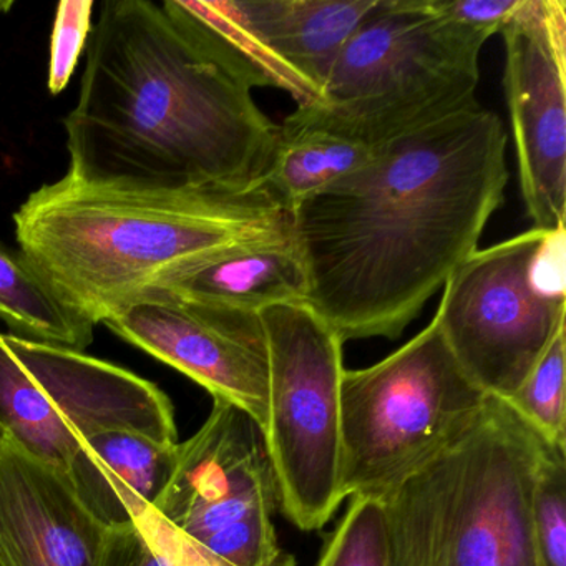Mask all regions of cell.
<instances>
[{
    "instance_id": "cell-8",
    "label": "cell",
    "mask_w": 566,
    "mask_h": 566,
    "mask_svg": "<svg viewBox=\"0 0 566 566\" xmlns=\"http://www.w3.org/2000/svg\"><path fill=\"white\" fill-rule=\"evenodd\" d=\"M0 427L65 475L82 443L101 433L128 430L178 443L174 403L157 384L77 350L2 333Z\"/></svg>"
},
{
    "instance_id": "cell-11",
    "label": "cell",
    "mask_w": 566,
    "mask_h": 566,
    "mask_svg": "<svg viewBox=\"0 0 566 566\" xmlns=\"http://www.w3.org/2000/svg\"><path fill=\"white\" fill-rule=\"evenodd\" d=\"M505 88L520 190L533 228L565 230L566 4L526 0L503 29Z\"/></svg>"
},
{
    "instance_id": "cell-21",
    "label": "cell",
    "mask_w": 566,
    "mask_h": 566,
    "mask_svg": "<svg viewBox=\"0 0 566 566\" xmlns=\"http://www.w3.org/2000/svg\"><path fill=\"white\" fill-rule=\"evenodd\" d=\"M539 565L566 566V449L548 446L532 496Z\"/></svg>"
},
{
    "instance_id": "cell-9",
    "label": "cell",
    "mask_w": 566,
    "mask_h": 566,
    "mask_svg": "<svg viewBox=\"0 0 566 566\" xmlns=\"http://www.w3.org/2000/svg\"><path fill=\"white\" fill-rule=\"evenodd\" d=\"M270 350L264 429L280 509L303 532L324 528L343 492L340 337L304 303L261 311Z\"/></svg>"
},
{
    "instance_id": "cell-12",
    "label": "cell",
    "mask_w": 566,
    "mask_h": 566,
    "mask_svg": "<svg viewBox=\"0 0 566 566\" xmlns=\"http://www.w3.org/2000/svg\"><path fill=\"white\" fill-rule=\"evenodd\" d=\"M108 526L61 470L0 442V566H98Z\"/></svg>"
},
{
    "instance_id": "cell-28",
    "label": "cell",
    "mask_w": 566,
    "mask_h": 566,
    "mask_svg": "<svg viewBox=\"0 0 566 566\" xmlns=\"http://www.w3.org/2000/svg\"><path fill=\"white\" fill-rule=\"evenodd\" d=\"M2 439H4V430L0 427V442H2Z\"/></svg>"
},
{
    "instance_id": "cell-17",
    "label": "cell",
    "mask_w": 566,
    "mask_h": 566,
    "mask_svg": "<svg viewBox=\"0 0 566 566\" xmlns=\"http://www.w3.org/2000/svg\"><path fill=\"white\" fill-rule=\"evenodd\" d=\"M377 150L293 112L277 125L270 164L254 187L291 214L307 198L366 167Z\"/></svg>"
},
{
    "instance_id": "cell-14",
    "label": "cell",
    "mask_w": 566,
    "mask_h": 566,
    "mask_svg": "<svg viewBox=\"0 0 566 566\" xmlns=\"http://www.w3.org/2000/svg\"><path fill=\"white\" fill-rule=\"evenodd\" d=\"M151 287L184 300L260 314L276 304L304 303L307 277L291 234L191 261L161 274Z\"/></svg>"
},
{
    "instance_id": "cell-16",
    "label": "cell",
    "mask_w": 566,
    "mask_h": 566,
    "mask_svg": "<svg viewBox=\"0 0 566 566\" xmlns=\"http://www.w3.org/2000/svg\"><path fill=\"white\" fill-rule=\"evenodd\" d=\"M177 446L128 430L101 433L82 443L67 476L101 522L120 525L154 505L170 479Z\"/></svg>"
},
{
    "instance_id": "cell-1",
    "label": "cell",
    "mask_w": 566,
    "mask_h": 566,
    "mask_svg": "<svg viewBox=\"0 0 566 566\" xmlns=\"http://www.w3.org/2000/svg\"><path fill=\"white\" fill-rule=\"evenodd\" d=\"M506 184L505 127L480 105L384 145L291 211L304 304L343 343L397 339L479 250Z\"/></svg>"
},
{
    "instance_id": "cell-4",
    "label": "cell",
    "mask_w": 566,
    "mask_h": 566,
    "mask_svg": "<svg viewBox=\"0 0 566 566\" xmlns=\"http://www.w3.org/2000/svg\"><path fill=\"white\" fill-rule=\"evenodd\" d=\"M548 446L486 397L452 446L380 502L389 566H542L532 496Z\"/></svg>"
},
{
    "instance_id": "cell-3",
    "label": "cell",
    "mask_w": 566,
    "mask_h": 566,
    "mask_svg": "<svg viewBox=\"0 0 566 566\" xmlns=\"http://www.w3.org/2000/svg\"><path fill=\"white\" fill-rule=\"evenodd\" d=\"M14 223L24 260L95 324L175 268L291 237V214L254 185L134 190L69 175L34 191Z\"/></svg>"
},
{
    "instance_id": "cell-15",
    "label": "cell",
    "mask_w": 566,
    "mask_h": 566,
    "mask_svg": "<svg viewBox=\"0 0 566 566\" xmlns=\"http://www.w3.org/2000/svg\"><path fill=\"white\" fill-rule=\"evenodd\" d=\"M379 0H243L254 31L293 78L300 104L319 98L327 75Z\"/></svg>"
},
{
    "instance_id": "cell-23",
    "label": "cell",
    "mask_w": 566,
    "mask_h": 566,
    "mask_svg": "<svg viewBox=\"0 0 566 566\" xmlns=\"http://www.w3.org/2000/svg\"><path fill=\"white\" fill-rule=\"evenodd\" d=\"M94 0H64L55 14L52 32L49 91L59 95L74 75L92 29Z\"/></svg>"
},
{
    "instance_id": "cell-10",
    "label": "cell",
    "mask_w": 566,
    "mask_h": 566,
    "mask_svg": "<svg viewBox=\"0 0 566 566\" xmlns=\"http://www.w3.org/2000/svg\"><path fill=\"white\" fill-rule=\"evenodd\" d=\"M102 324L266 429L270 350L260 314L150 287Z\"/></svg>"
},
{
    "instance_id": "cell-22",
    "label": "cell",
    "mask_w": 566,
    "mask_h": 566,
    "mask_svg": "<svg viewBox=\"0 0 566 566\" xmlns=\"http://www.w3.org/2000/svg\"><path fill=\"white\" fill-rule=\"evenodd\" d=\"M200 546L233 566H296V558L277 543L273 513H256Z\"/></svg>"
},
{
    "instance_id": "cell-2",
    "label": "cell",
    "mask_w": 566,
    "mask_h": 566,
    "mask_svg": "<svg viewBox=\"0 0 566 566\" xmlns=\"http://www.w3.org/2000/svg\"><path fill=\"white\" fill-rule=\"evenodd\" d=\"M64 125L69 177L134 190L253 187L277 137L251 88L151 0L104 2Z\"/></svg>"
},
{
    "instance_id": "cell-27",
    "label": "cell",
    "mask_w": 566,
    "mask_h": 566,
    "mask_svg": "<svg viewBox=\"0 0 566 566\" xmlns=\"http://www.w3.org/2000/svg\"><path fill=\"white\" fill-rule=\"evenodd\" d=\"M14 8V2L12 0H0V12H8Z\"/></svg>"
},
{
    "instance_id": "cell-13",
    "label": "cell",
    "mask_w": 566,
    "mask_h": 566,
    "mask_svg": "<svg viewBox=\"0 0 566 566\" xmlns=\"http://www.w3.org/2000/svg\"><path fill=\"white\" fill-rule=\"evenodd\" d=\"M270 480L276 475L260 423L241 407L214 397L201 429L178 442L170 479L150 509L181 530Z\"/></svg>"
},
{
    "instance_id": "cell-19",
    "label": "cell",
    "mask_w": 566,
    "mask_h": 566,
    "mask_svg": "<svg viewBox=\"0 0 566 566\" xmlns=\"http://www.w3.org/2000/svg\"><path fill=\"white\" fill-rule=\"evenodd\" d=\"M565 321L528 376L505 402L549 446L566 449Z\"/></svg>"
},
{
    "instance_id": "cell-7",
    "label": "cell",
    "mask_w": 566,
    "mask_h": 566,
    "mask_svg": "<svg viewBox=\"0 0 566 566\" xmlns=\"http://www.w3.org/2000/svg\"><path fill=\"white\" fill-rule=\"evenodd\" d=\"M437 323L463 373L509 399L566 321L565 230L475 250L443 284Z\"/></svg>"
},
{
    "instance_id": "cell-6",
    "label": "cell",
    "mask_w": 566,
    "mask_h": 566,
    "mask_svg": "<svg viewBox=\"0 0 566 566\" xmlns=\"http://www.w3.org/2000/svg\"><path fill=\"white\" fill-rule=\"evenodd\" d=\"M486 397L450 353L436 317L379 363L344 370V496L382 502L472 426Z\"/></svg>"
},
{
    "instance_id": "cell-20",
    "label": "cell",
    "mask_w": 566,
    "mask_h": 566,
    "mask_svg": "<svg viewBox=\"0 0 566 566\" xmlns=\"http://www.w3.org/2000/svg\"><path fill=\"white\" fill-rule=\"evenodd\" d=\"M317 566H389L382 503L350 499L343 520L324 543Z\"/></svg>"
},
{
    "instance_id": "cell-18",
    "label": "cell",
    "mask_w": 566,
    "mask_h": 566,
    "mask_svg": "<svg viewBox=\"0 0 566 566\" xmlns=\"http://www.w3.org/2000/svg\"><path fill=\"white\" fill-rule=\"evenodd\" d=\"M0 317L12 336L84 353L97 324L65 303L24 260L0 247Z\"/></svg>"
},
{
    "instance_id": "cell-26",
    "label": "cell",
    "mask_w": 566,
    "mask_h": 566,
    "mask_svg": "<svg viewBox=\"0 0 566 566\" xmlns=\"http://www.w3.org/2000/svg\"><path fill=\"white\" fill-rule=\"evenodd\" d=\"M98 566H167V563L132 520L108 526Z\"/></svg>"
},
{
    "instance_id": "cell-24",
    "label": "cell",
    "mask_w": 566,
    "mask_h": 566,
    "mask_svg": "<svg viewBox=\"0 0 566 566\" xmlns=\"http://www.w3.org/2000/svg\"><path fill=\"white\" fill-rule=\"evenodd\" d=\"M134 522L140 526L148 542L164 556L167 566H233L218 556L211 555L203 546L198 545L184 533L177 532L150 506L134 516Z\"/></svg>"
},
{
    "instance_id": "cell-5",
    "label": "cell",
    "mask_w": 566,
    "mask_h": 566,
    "mask_svg": "<svg viewBox=\"0 0 566 566\" xmlns=\"http://www.w3.org/2000/svg\"><path fill=\"white\" fill-rule=\"evenodd\" d=\"M489 35L430 9L379 0L337 55L319 98L297 114L380 148L479 105L480 52Z\"/></svg>"
},
{
    "instance_id": "cell-25",
    "label": "cell",
    "mask_w": 566,
    "mask_h": 566,
    "mask_svg": "<svg viewBox=\"0 0 566 566\" xmlns=\"http://www.w3.org/2000/svg\"><path fill=\"white\" fill-rule=\"evenodd\" d=\"M526 0H429L436 14L475 29L483 34H500L525 8Z\"/></svg>"
}]
</instances>
